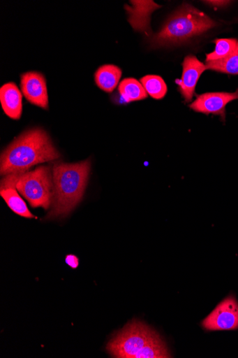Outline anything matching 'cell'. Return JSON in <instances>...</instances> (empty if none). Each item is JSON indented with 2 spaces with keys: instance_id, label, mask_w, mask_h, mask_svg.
<instances>
[{
  "instance_id": "cell-1",
  "label": "cell",
  "mask_w": 238,
  "mask_h": 358,
  "mask_svg": "<svg viewBox=\"0 0 238 358\" xmlns=\"http://www.w3.org/2000/svg\"><path fill=\"white\" fill-rule=\"evenodd\" d=\"M60 154L43 129L28 130L2 153L1 176L22 175L31 167L58 159Z\"/></svg>"
},
{
  "instance_id": "cell-2",
  "label": "cell",
  "mask_w": 238,
  "mask_h": 358,
  "mask_svg": "<svg viewBox=\"0 0 238 358\" xmlns=\"http://www.w3.org/2000/svg\"><path fill=\"white\" fill-rule=\"evenodd\" d=\"M107 350L118 358L172 357L161 336L144 322L133 320L110 341Z\"/></svg>"
},
{
  "instance_id": "cell-3",
  "label": "cell",
  "mask_w": 238,
  "mask_h": 358,
  "mask_svg": "<svg viewBox=\"0 0 238 358\" xmlns=\"http://www.w3.org/2000/svg\"><path fill=\"white\" fill-rule=\"evenodd\" d=\"M90 171L89 159L75 164L54 165V199L48 218L66 216L77 207L83 198Z\"/></svg>"
},
{
  "instance_id": "cell-4",
  "label": "cell",
  "mask_w": 238,
  "mask_h": 358,
  "mask_svg": "<svg viewBox=\"0 0 238 358\" xmlns=\"http://www.w3.org/2000/svg\"><path fill=\"white\" fill-rule=\"evenodd\" d=\"M216 26V22L207 15L184 3L170 16L150 43L154 48L180 45Z\"/></svg>"
},
{
  "instance_id": "cell-5",
  "label": "cell",
  "mask_w": 238,
  "mask_h": 358,
  "mask_svg": "<svg viewBox=\"0 0 238 358\" xmlns=\"http://www.w3.org/2000/svg\"><path fill=\"white\" fill-rule=\"evenodd\" d=\"M17 189L31 208H50L53 203L54 184L50 166H42L19 176Z\"/></svg>"
},
{
  "instance_id": "cell-6",
  "label": "cell",
  "mask_w": 238,
  "mask_h": 358,
  "mask_svg": "<svg viewBox=\"0 0 238 358\" xmlns=\"http://www.w3.org/2000/svg\"><path fill=\"white\" fill-rule=\"evenodd\" d=\"M207 331H232L238 329V302L233 296L224 299L202 322Z\"/></svg>"
},
{
  "instance_id": "cell-7",
  "label": "cell",
  "mask_w": 238,
  "mask_h": 358,
  "mask_svg": "<svg viewBox=\"0 0 238 358\" xmlns=\"http://www.w3.org/2000/svg\"><path fill=\"white\" fill-rule=\"evenodd\" d=\"M237 100L238 89L235 92H208L198 95L195 101L189 107L196 113L218 115L225 123L227 105Z\"/></svg>"
},
{
  "instance_id": "cell-8",
  "label": "cell",
  "mask_w": 238,
  "mask_h": 358,
  "mask_svg": "<svg viewBox=\"0 0 238 358\" xmlns=\"http://www.w3.org/2000/svg\"><path fill=\"white\" fill-rule=\"evenodd\" d=\"M20 86L26 99L32 105L47 110L49 99L46 80L38 72H28L21 76Z\"/></svg>"
},
{
  "instance_id": "cell-9",
  "label": "cell",
  "mask_w": 238,
  "mask_h": 358,
  "mask_svg": "<svg viewBox=\"0 0 238 358\" xmlns=\"http://www.w3.org/2000/svg\"><path fill=\"white\" fill-rule=\"evenodd\" d=\"M182 65V78L180 81H177V84L185 101L190 103L193 100L195 87L200 77L207 69L206 64L201 62L194 55L186 56Z\"/></svg>"
},
{
  "instance_id": "cell-10",
  "label": "cell",
  "mask_w": 238,
  "mask_h": 358,
  "mask_svg": "<svg viewBox=\"0 0 238 358\" xmlns=\"http://www.w3.org/2000/svg\"><path fill=\"white\" fill-rule=\"evenodd\" d=\"M133 7L126 6V10L129 16L128 22L135 30L145 31L150 34V15L161 6L154 1H131Z\"/></svg>"
},
{
  "instance_id": "cell-11",
  "label": "cell",
  "mask_w": 238,
  "mask_h": 358,
  "mask_svg": "<svg viewBox=\"0 0 238 358\" xmlns=\"http://www.w3.org/2000/svg\"><path fill=\"white\" fill-rule=\"evenodd\" d=\"M0 102L9 117L20 119L22 113V96L14 83H6L0 89Z\"/></svg>"
},
{
  "instance_id": "cell-12",
  "label": "cell",
  "mask_w": 238,
  "mask_h": 358,
  "mask_svg": "<svg viewBox=\"0 0 238 358\" xmlns=\"http://www.w3.org/2000/svg\"><path fill=\"white\" fill-rule=\"evenodd\" d=\"M15 188L16 184L2 182L0 194L15 213L26 218H35Z\"/></svg>"
},
{
  "instance_id": "cell-13",
  "label": "cell",
  "mask_w": 238,
  "mask_h": 358,
  "mask_svg": "<svg viewBox=\"0 0 238 358\" xmlns=\"http://www.w3.org/2000/svg\"><path fill=\"white\" fill-rule=\"evenodd\" d=\"M121 70L114 64H105L95 73L96 85L106 92H112L119 85Z\"/></svg>"
},
{
  "instance_id": "cell-14",
  "label": "cell",
  "mask_w": 238,
  "mask_h": 358,
  "mask_svg": "<svg viewBox=\"0 0 238 358\" xmlns=\"http://www.w3.org/2000/svg\"><path fill=\"white\" fill-rule=\"evenodd\" d=\"M119 91L126 103L143 101L148 93L141 83L134 78H126L119 85Z\"/></svg>"
},
{
  "instance_id": "cell-15",
  "label": "cell",
  "mask_w": 238,
  "mask_h": 358,
  "mask_svg": "<svg viewBox=\"0 0 238 358\" xmlns=\"http://www.w3.org/2000/svg\"><path fill=\"white\" fill-rule=\"evenodd\" d=\"M207 70L221 73L238 76V41L236 49L228 57L206 64Z\"/></svg>"
},
{
  "instance_id": "cell-16",
  "label": "cell",
  "mask_w": 238,
  "mask_h": 358,
  "mask_svg": "<svg viewBox=\"0 0 238 358\" xmlns=\"http://www.w3.org/2000/svg\"><path fill=\"white\" fill-rule=\"evenodd\" d=\"M141 83L148 94L155 100H162L167 93V86L163 78L158 76H147L141 79Z\"/></svg>"
},
{
  "instance_id": "cell-17",
  "label": "cell",
  "mask_w": 238,
  "mask_h": 358,
  "mask_svg": "<svg viewBox=\"0 0 238 358\" xmlns=\"http://www.w3.org/2000/svg\"><path fill=\"white\" fill-rule=\"evenodd\" d=\"M215 50L207 55L206 62L223 59L228 57L236 49L237 40L235 38L216 39Z\"/></svg>"
},
{
  "instance_id": "cell-18",
  "label": "cell",
  "mask_w": 238,
  "mask_h": 358,
  "mask_svg": "<svg viewBox=\"0 0 238 358\" xmlns=\"http://www.w3.org/2000/svg\"><path fill=\"white\" fill-rule=\"evenodd\" d=\"M66 264L71 268L76 269L79 266V259L73 255H67L66 257Z\"/></svg>"
},
{
  "instance_id": "cell-19",
  "label": "cell",
  "mask_w": 238,
  "mask_h": 358,
  "mask_svg": "<svg viewBox=\"0 0 238 358\" xmlns=\"http://www.w3.org/2000/svg\"><path fill=\"white\" fill-rule=\"evenodd\" d=\"M204 3H209L210 5H213L214 6H227L230 2L226 1H205Z\"/></svg>"
}]
</instances>
